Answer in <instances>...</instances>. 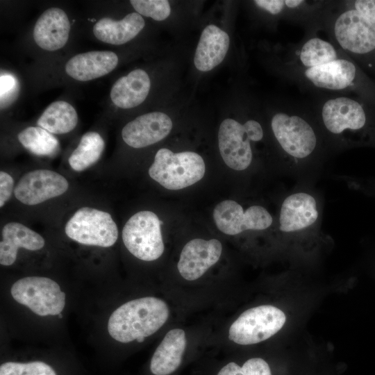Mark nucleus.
<instances>
[{"mask_svg": "<svg viewBox=\"0 0 375 375\" xmlns=\"http://www.w3.org/2000/svg\"><path fill=\"white\" fill-rule=\"evenodd\" d=\"M228 35L218 26L210 24L202 31L197 44L194 63L201 72H208L219 65L229 48Z\"/></svg>", "mask_w": 375, "mask_h": 375, "instance_id": "nucleus-19", "label": "nucleus"}, {"mask_svg": "<svg viewBox=\"0 0 375 375\" xmlns=\"http://www.w3.org/2000/svg\"><path fill=\"white\" fill-rule=\"evenodd\" d=\"M162 222L154 212L142 210L131 216L122 229V240L128 251L144 261L158 259L165 247L161 234Z\"/></svg>", "mask_w": 375, "mask_h": 375, "instance_id": "nucleus-7", "label": "nucleus"}, {"mask_svg": "<svg viewBox=\"0 0 375 375\" xmlns=\"http://www.w3.org/2000/svg\"><path fill=\"white\" fill-rule=\"evenodd\" d=\"M118 64V56L110 51H92L71 58L65 69L67 74L79 81H91L112 72Z\"/></svg>", "mask_w": 375, "mask_h": 375, "instance_id": "nucleus-17", "label": "nucleus"}, {"mask_svg": "<svg viewBox=\"0 0 375 375\" xmlns=\"http://www.w3.org/2000/svg\"><path fill=\"white\" fill-rule=\"evenodd\" d=\"M206 165L202 157L194 151L173 153L160 149L148 170L149 175L162 187L181 190L199 181L204 176Z\"/></svg>", "mask_w": 375, "mask_h": 375, "instance_id": "nucleus-3", "label": "nucleus"}, {"mask_svg": "<svg viewBox=\"0 0 375 375\" xmlns=\"http://www.w3.org/2000/svg\"><path fill=\"white\" fill-rule=\"evenodd\" d=\"M263 138L262 125L255 119L243 124L233 119H224L218 131L219 149L224 162L233 170L247 169L253 158L251 142H260Z\"/></svg>", "mask_w": 375, "mask_h": 375, "instance_id": "nucleus-5", "label": "nucleus"}, {"mask_svg": "<svg viewBox=\"0 0 375 375\" xmlns=\"http://www.w3.org/2000/svg\"><path fill=\"white\" fill-rule=\"evenodd\" d=\"M144 25L142 15L132 12L119 21L109 17L101 18L93 26V33L103 42L120 45L133 39Z\"/></svg>", "mask_w": 375, "mask_h": 375, "instance_id": "nucleus-21", "label": "nucleus"}, {"mask_svg": "<svg viewBox=\"0 0 375 375\" xmlns=\"http://www.w3.org/2000/svg\"><path fill=\"white\" fill-rule=\"evenodd\" d=\"M19 90L16 78L10 74H1L0 76L1 108L5 107L14 100Z\"/></svg>", "mask_w": 375, "mask_h": 375, "instance_id": "nucleus-28", "label": "nucleus"}, {"mask_svg": "<svg viewBox=\"0 0 375 375\" xmlns=\"http://www.w3.org/2000/svg\"><path fill=\"white\" fill-rule=\"evenodd\" d=\"M14 189V180L6 172H0V207L2 208L10 199Z\"/></svg>", "mask_w": 375, "mask_h": 375, "instance_id": "nucleus-30", "label": "nucleus"}, {"mask_svg": "<svg viewBox=\"0 0 375 375\" xmlns=\"http://www.w3.org/2000/svg\"><path fill=\"white\" fill-rule=\"evenodd\" d=\"M69 188L60 174L45 169L30 171L19 180L14 190L15 198L27 206H35L59 197Z\"/></svg>", "mask_w": 375, "mask_h": 375, "instance_id": "nucleus-11", "label": "nucleus"}, {"mask_svg": "<svg viewBox=\"0 0 375 375\" xmlns=\"http://www.w3.org/2000/svg\"><path fill=\"white\" fill-rule=\"evenodd\" d=\"M215 375H272L267 362L261 358H251L242 365L230 361L224 365Z\"/></svg>", "mask_w": 375, "mask_h": 375, "instance_id": "nucleus-25", "label": "nucleus"}, {"mask_svg": "<svg viewBox=\"0 0 375 375\" xmlns=\"http://www.w3.org/2000/svg\"><path fill=\"white\" fill-rule=\"evenodd\" d=\"M212 215L217 228L228 235L249 231H266L274 224L272 215L264 206L254 204L244 209L240 203L230 199L219 203Z\"/></svg>", "mask_w": 375, "mask_h": 375, "instance_id": "nucleus-10", "label": "nucleus"}, {"mask_svg": "<svg viewBox=\"0 0 375 375\" xmlns=\"http://www.w3.org/2000/svg\"><path fill=\"white\" fill-rule=\"evenodd\" d=\"M347 56L331 41L310 36L287 53L286 67L310 68Z\"/></svg>", "mask_w": 375, "mask_h": 375, "instance_id": "nucleus-16", "label": "nucleus"}, {"mask_svg": "<svg viewBox=\"0 0 375 375\" xmlns=\"http://www.w3.org/2000/svg\"><path fill=\"white\" fill-rule=\"evenodd\" d=\"M10 294L15 301L38 316L58 315L65 305V293L53 280L44 276H27L15 281Z\"/></svg>", "mask_w": 375, "mask_h": 375, "instance_id": "nucleus-9", "label": "nucleus"}, {"mask_svg": "<svg viewBox=\"0 0 375 375\" xmlns=\"http://www.w3.org/2000/svg\"><path fill=\"white\" fill-rule=\"evenodd\" d=\"M222 252V243L217 239H192L181 252L178 271L185 280L196 281L218 262Z\"/></svg>", "mask_w": 375, "mask_h": 375, "instance_id": "nucleus-12", "label": "nucleus"}, {"mask_svg": "<svg viewBox=\"0 0 375 375\" xmlns=\"http://www.w3.org/2000/svg\"><path fill=\"white\" fill-rule=\"evenodd\" d=\"M285 320V313L274 306L253 307L233 322L228 329V339L240 345L256 344L278 332Z\"/></svg>", "mask_w": 375, "mask_h": 375, "instance_id": "nucleus-8", "label": "nucleus"}, {"mask_svg": "<svg viewBox=\"0 0 375 375\" xmlns=\"http://www.w3.org/2000/svg\"><path fill=\"white\" fill-rule=\"evenodd\" d=\"M287 77L316 92L344 95L356 88L358 69L347 56L310 68L286 67Z\"/></svg>", "mask_w": 375, "mask_h": 375, "instance_id": "nucleus-4", "label": "nucleus"}, {"mask_svg": "<svg viewBox=\"0 0 375 375\" xmlns=\"http://www.w3.org/2000/svg\"><path fill=\"white\" fill-rule=\"evenodd\" d=\"M344 3L375 25V0H356Z\"/></svg>", "mask_w": 375, "mask_h": 375, "instance_id": "nucleus-29", "label": "nucleus"}, {"mask_svg": "<svg viewBox=\"0 0 375 375\" xmlns=\"http://www.w3.org/2000/svg\"><path fill=\"white\" fill-rule=\"evenodd\" d=\"M21 144L39 156H53L59 150V141L53 135L40 126H28L18 134Z\"/></svg>", "mask_w": 375, "mask_h": 375, "instance_id": "nucleus-24", "label": "nucleus"}, {"mask_svg": "<svg viewBox=\"0 0 375 375\" xmlns=\"http://www.w3.org/2000/svg\"><path fill=\"white\" fill-rule=\"evenodd\" d=\"M150 87L148 74L141 69H134L114 83L110 90V99L120 108H133L146 99Z\"/></svg>", "mask_w": 375, "mask_h": 375, "instance_id": "nucleus-20", "label": "nucleus"}, {"mask_svg": "<svg viewBox=\"0 0 375 375\" xmlns=\"http://www.w3.org/2000/svg\"><path fill=\"white\" fill-rule=\"evenodd\" d=\"M169 308L162 299L144 297L128 301L110 315L108 331L115 340L128 343L158 331L167 321Z\"/></svg>", "mask_w": 375, "mask_h": 375, "instance_id": "nucleus-2", "label": "nucleus"}, {"mask_svg": "<svg viewBox=\"0 0 375 375\" xmlns=\"http://www.w3.org/2000/svg\"><path fill=\"white\" fill-rule=\"evenodd\" d=\"M78 119L77 112L69 103L57 101L44 110L37 124L52 134H65L76 126Z\"/></svg>", "mask_w": 375, "mask_h": 375, "instance_id": "nucleus-22", "label": "nucleus"}, {"mask_svg": "<svg viewBox=\"0 0 375 375\" xmlns=\"http://www.w3.org/2000/svg\"><path fill=\"white\" fill-rule=\"evenodd\" d=\"M69 31L70 22L66 12L59 8H50L38 19L33 38L42 49L53 51L65 45Z\"/></svg>", "mask_w": 375, "mask_h": 375, "instance_id": "nucleus-14", "label": "nucleus"}, {"mask_svg": "<svg viewBox=\"0 0 375 375\" xmlns=\"http://www.w3.org/2000/svg\"><path fill=\"white\" fill-rule=\"evenodd\" d=\"M184 330H169L155 350L149 364L152 375H173L181 367L186 350Z\"/></svg>", "mask_w": 375, "mask_h": 375, "instance_id": "nucleus-15", "label": "nucleus"}, {"mask_svg": "<svg viewBox=\"0 0 375 375\" xmlns=\"http://www.w3.org/2000/svg\"><path fill=\"white\" fill-rule=\"evenodd\" d=\"M104 149V141L99 133L90 131L85 133L69 157L70 167L81 172L90 167L100 158Z\"/></svg>", "mask_w": 375, "mask_h": 375, "instance_id": "nucleus-23", "label": "nucleus"}, {"mask_svg": "<svg viewBox=\"0 0 375 375\" xmlns=\"http://www.w3.org/2000/svg\"><path fill=\"white\" fill-rule=\"evenodd\" d=\"M65 233L79 244L100 247H110L118 238V228L111 215L90 207L78 209L67 222Z\"/></svg>", "mask_w": 375, "mask_h": 375, "instance_id": "nucleus-6", "label": "nucleus"}, {"mask_svg": "<svg viewBox=\"0 0 375 375\" xmlns=\"http://www.w3.org/2000/svg\"><path fill=\"white\" fill-rule=\"evenodd\" d=\"M0 375H57L54 369L42 361L6 362L0 366Z\"/></svg>", "mask_w": 375, "mask_h": 375, "instance_id": "nucleus-26", "label": "nucleus"}, {"mask_svg": "<svg viewBox=\"0 0 375 375\" xmlns=\"http://www.w3.org/2000/svg\"><path fill=\"white\" fill-rule=\"evenodd\" d=\"M130 3L140 15L156 21L167 19L171 12L170 5L167 0H131Z\"/></svg>", "mask_w": 375, "mask_h": 375, "instance_id": "nucleus-27", "label": "nucleus"}, {"mask_svg": "<svg viewBox=\"0 0 375 375\" xmlns=\"http://www.w3.org/2000/svg\"><path fill=\"white\" fill-rule=\"evenodd\" d=\"M270 128L287 174L310 182L332 151L312 112L287 106L273 115Z\"/></svg>", "mask_w": 375, "mask_h": 375, "instance_id": "nucleus-1", "label": "nucleus"}, {"mask_svg": "<svg viewBox=\"0 0 375 375\" xmlns=\"http://www.w3.org/2000/svg\"><path fill=\"white\" fill-rule=\"evenodd\" d=\"M0 264L10 266L16 260L19 248L28 251L42 249L45 241L42 235L19 222H9L2 228Z\"/></svg>", "mask_w": 375, "mask_h": 375, "instance_id": "nucleus-18", "label": "nucleus"}, {"mask_svg": "<svg viewBox=\"0 0 375 375\" xmlns=\"http://www.w3.org/2000/svg\"><path fill=\"white\" fill-rule=\"evenodd\" d=\"M58 317H59V318H62V315H61V313L58 315Z\"/></svg>", "mask_w": 375, "mask_h": 375, "instance_id": "nucleus-31", "label": "nucleus"}, {"mask_svg": "<svg viewBox=\"0 0 375 375\" xmlns=\"http://www.w3.org/2000/svg\"><path fill=\"white\" fill-rule=\"evenodd\" d=\"M172 121L165 113L151 112L141 115L126 124L122 131L124 142L133 148L155 144L170 133Z\"/></svg>", "mask_w": 375, "mask_h": 375, "instance_id": "nucleus-13", "label": "nucleus"}]
</instances>
